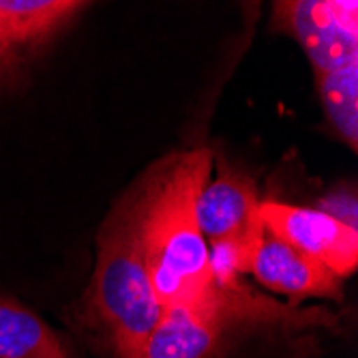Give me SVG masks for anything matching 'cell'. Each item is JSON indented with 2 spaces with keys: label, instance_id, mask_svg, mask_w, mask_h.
<instances>
[{
  "label": "cell",
  "instance_id": "obj_6",
  "mask_svg": "<svg viewBox=\"0 0 358 358\" xmlns=\"http://www.w3.org/2000/svg\"><path fill=\"white\" fill-rule=\"evenodd\" d=\"M259 219L264 230L294 247L343 281L358 266V230L317 208H303L283 202H259Z\"/></svg>",
  "mask_w": 358,
  "mask_h": 358
},
{
  "label": "cell",
  "instance_id": "obj_9",
  "mask_svg": "<svg viewBox=\"0 0 358 358\" xmlns=\"http://www.w3.org/2000/svg\"><path fill=\"white\" fill-rule=\"evenodd\" d=\"M0 358H71V352L41 315L0 294Z\"/></svg>",
  "mask_w": 358,
  "mask_h": 358
},
{
  "label": "cell",
  "instance_id": "obj_11",
  "mask_svg": "<svg viewBox=\"0 0 358 358\" xmlns=\"http://www.w3.org/2000/svg\"><path fill=\"white\" fill-rule=\"evenodd\" d=\"M322 213L331 215L333 219L350 225V227H356L358 230V204H356V195L348 189H339V191H333L329 193L327 198L320 202V208Z\"/></svg>",
  "mask_w": 358,
  "mask_h": 358
},
{
  "label": "cell",
  "instance_id": "obj_7",
  "mask_svg": "<svg viewBox=\"0 0 358 358\" xmlns=\"http://www.w3.org/2000/svg\"><path fill=\"white\" fill-rule=\"evenodd\" d=\"M251 275L259 285L277 294H283L294 303L307 299H333L339 301L343 279L315 257L285 245L283 241L264 232L257 247Z\"/></svg>",
  "mask_w": 358,
  "mask_h": 358
},
{
  "label": "cell",
  "instance_id": "obj_5",
  "mask_svg": "<svg viewBox=\"0 0 358 358\" xmlns=\"http://www.w3.org/2000/svg\"><path fill=\"white\" fill-rule=\"evenodd\" d=\"M88 7L80 0H0V94L15 90L30 64Z\"/></svg>",
  "mask_w": 358,
  "mask_h": 358
},
{
  "label": "cell",
  "instance_id": "obj_10",
  "mask_svg": "<svg viewBox=\"0 0 358 358\" xmlns=\"http://www.w3.org/2000/svg\"><path fill=\"white\" fill-rule=\"evenodd\" d=\"M317 94L333 131L352 150L358 144V64L315 78Z\"/></svg>",
  "mask_w": 358,
  "mask_h": 358
},
{
  "label": "cell",
  "instance_id": "obj_2",
  "mask_svg": "<svg viewBox=\"0 0 358 358\" xmlns=\"http://www.w3.org/2000/svg\"><path fill=\"white\" fill-rule=\"evenodd\" d=\"M333 324L335 313L324 307L301 309L257 294L243 283H213L200 296L164 309L140 358H219L232 341L251 331L329 329Z\"/></svg>",
  "mask_w": 358,
  "mask_h": 358
},
{
  "label": "cell",
  "instance_id": "obj_4",
  "mask_svg": "<svg viewBox=\"0 0 358 358\" xmlns=\"http://www.w3.org/2000/svg\"><path fill=\"white\" fill-rule=\"evenodd\" d=\"M275 24L305 50L313 76L358 64L356 0H289L275 5Z\"/></svg>",
  "mask_w": 358,
  "mask_h": 358
},
{
  "label": "cell",
  "instance_id": "obj_1",
  "mask_svg": "<svg viewBox=\"0 0 358 358\" xmlns=\"http://www.w3.org/2000/svg\"><path fill=\"white\" fill-rule=\"evenodd\" d=\"M210 168L208 148L178 152L131 198L144 266L164 309L200 296L213 285L210 247L195 219Z\"/></svg>",
  "mask_w": 358,
  "mask_h": 358
},
{
  "label": "cell",
  "instance_id": "obj_8",
  "mask_svg": "<svg viewBox=\"0 0 358 358\" xmlns=\"http://www.w3.org/2000/svg\"><path fill=\"white\" fill-rule=\"evenodd\" d=\"M195 219L208 245L264 232L255 182L232 170H221L217 178L206 180L195 204Z\"/></svg>",
  "mask_w": 358,
  "mask_h": 358
},
{
  "label": "cell",
  "instance_id": "obj_3",
  "mask_svg": "<svg viewBox=\"0 0 358 358\" xmlns=\"http://www.w3.org/2000/svg\"><path fill=\"white\" fill-rule=\"evenodd\" d=\"M164 315L138 241L134 202L127 200L103 225L96 264L84 296V317L114 358H140Z\"/></svg>",
  "mask_w": 358,
  "mask_h": 358
}]
</instances>
